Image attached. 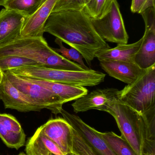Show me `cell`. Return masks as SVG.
<instances>
[{"label":"cell","mask_w":155,"mask_h":155,"mask_svg":"<svg viewBox=\"0 0 155 155\" xmlns=\"http://www.w3.org/2000/svg\"><path fill=\"white\" fill-rule=\"evenodd\" d=\"M100 65L109 75L127 84L135 81L142 72L141 69L135 62L101 60Z\"/></svg>","instance_id":"2e32d148"},{"label":"cell","mask_w":155,"mask_h":155,"mask_svg":"<svg viewBox=\"0 0 155 155\" xmlns=\"http://www.w3.org/2000/svg\"><path fill=\"white\" fill-rule=\"evenodd\" d=\"M28 78L33 83L40 85L52 92L60 97L64 104L76 100L88 93V90L83 87L68 85L51 81Z\"/></svg>","instance_id":"ac0fdd59"},{"label":"cell","mask_w":155,"mask_h":155,"mask_svg":"<svg viewBox=\"0 0 155 155\" xmlns=\"http://www.w3.org/2000/svg\"><path fill=\"white\" fill-rule=\"evenodd\" d=\"M26 18L12 10L4 8L0 11V46L21 37Z\"/></svg>","instance_id":"4fadbf2b"},{"label":"cell","mask_w":155,"mask_h":155,"mask_svg":"<svg viewBox=\"0 0 155 155\" xmlns=\"http://www.w3.org/2000/svg\"><path fill=\"white\" fill-rule=\"evenodd\" d=\"M98 134L116 155H136L121 136H119L113 132L102 133L98 131Z\"/></svg>","instance_id":"d6986e66"},{"label":"cell","mask_w":155,"mask_h":155,"mask_svg":"<svg viewBox=\"0 0 155 155\" xmlns=\"http://www.w3.org/2000/svg\"><path fill=\"white\" fill-rule=\"evenodd\" d=\"M155 64L142 70L139 77L119 91L118 99L141 114L155 108Z\"/></svg>","instance_id":"5b68a950"},{"label":"cell","mask_w":155,"mask_h":155,"mask_svg":"<svg viewBox=\"0 0 155 155\" xmlns=\"http://www.w3.org/2000/svg\"><path fill=\"white\" fill-rule=\"evenodd\" d=\"M155 0H132L131 10L134 13L141 14L147 9L155 7Z\"/></svg>","instance_id":"484cf974"},{"label":"cell","mask_w":155,"mask_h":155,"mask_svg":"<svg viewBox=\"0 0 155 155\" xmlns=\"http://www.w3.org/2000/svg\"><path fill=\"white\" fill-rule=\"evenodd\" d=\"M91 21L96 32L105 41L117 44L128 43L129 36L116 0H114L110 11L105 15Z\"/></svg>","instance_id":"52a82bcc"},{"label":"cell","mask_w":155,"mask_h":155,"mask_svg":"<svg viewBox=\"0 0 155 155\" xmlns=\"http://www.w3.org/2000/svg\"></svg>","instance_id":"836d02e7"},{"label":"cell","mask_w":155,"mask_h":155,"mask_svg":"<svg viewBox=\"0 0 155 155\" xmlns=\"http://www.w3.org/2000/svg\"><path fill=\"white\" fill-rule=\"evenodd\" d=\"M3 73L15 87L41 109H48L56 115L60 114L64 103L60 97L27 78L15 75L9 71Z\"/></svg>","instance_id":"8992f818"},{"label":"cell","mask_w":155,"mask_h":155,"mask_svg":"<svg viewBox=\"0 0 155 155\" xmlns=\"http://www.w3.org/2000/svg\"><path fill=\"white\" fill-rule=\"evenodd\" d=\"M104 112L114 118L121 136L136 155H155V108L141 114L117 99L110 103Z\"/></svg>","instance_id":"7a4b0ae2"},{"label":"cell","mask_w":155,"mask_h":155,"mask_svg":"<svg viewBox=\"0 0 155 155\" xmlns=\"http://www.w3.org/2000/svg\"><path fill=\"white\" fill-rule=\"evenodd\" d=\"M87 1L88 0H57L52 12L65 11H83Z\"/></svg>","instance_id":"d4e9b609"},{"label":"cell","mask_w":155,"mask_h":155,"mask_svg":"<svg viewBox=\"0 0 155 155\" xmlns=\"http://www.w3.org/2000/svg\"><path fill=\"white\" fill-rule=\"evenodd\" d=\"M71 144V153L77 155H98L73 128L72 130Z\"/></svg>","instance_id":"603a6c76"},{"label":"cell","mask_w":155,"mask_h":155,"mask_svg":"<svg viewBox=\"0 0 155 155\" xmlns=\"http://www.w3.org/2000/svg\"></svg>","instance_id":"1f68e13d"},{"label":"cell","mask_w":155,"mask_h":155,"mask_svg":"<svg viewBox=\"0 0 155 155\" xmlns=\"http://www.w3.org/2000/svg\"><path fill=\"white\" fill-rule=\"evenodd\" d=\"M141 15L144 21L145 31L135 63L144 70L155 64V7L147 9Z\"/></svg>","instance_id":"ba28073f"},{"label":"cell","mask_w":155,"mask_h":155,"mask_svg":"<svg viewBox=\"0 0 155 155\" xmlns=\"http://www.w3.org/2000/svg\"><path fill=\"white\" fill-rule=\"evenodd\" d=\"M45 0H6L3 6L15 11L26 18L32 15Z\"/></svg>","instance_id":"ffe728a7"},{"label":"cell","mask_w":155,"mask_h":155,"mask_svg":"<svg viewBox=\"0 0 155 155\" xmlns=\"http://www.w3.org/2000/svg\"><path fill=\"white\" fill-rule=\"evenodd\" d=\"M57 0H45L36 12L26 18L21 31V37H42L44 27Z\"/></svg>","instance_id":"5bb4252c"},{"label":"cell","mask_w":155,"mask_h":155,"mask_svg":"<svg viewBox=\"0 0 155 155\" xmlns=\"http://www.w3.org/2000/svg\"><path fill=\"white\" fill-rule=\"evenodd\" d=\"M4 74L3 72L2 71L0 70V83L2 81V79L3 77Z\"/></svg>","instance_id":"4316f807"},{"label":"cell","mask_w":155,"mask_h":155,"mask_svg":"<svg viewBox=\"0 0 155 155\" xmlns=\"http://www.w3.org/2000/svg\"><path fill=\"white\" fill-rule=\"evenodd\" d=\"M55 42L59 45V48H53L56 52L61 54L63 57L71 61L74 62L83 67L84 70H90L91 68L86 66L83 60V57L80 52L77 50L71 47L70 49L66 48L64 46L62 42L56 38Z\"/></svg>","instance_id":"cb8c5ba5"},{"label":"cell","mask_w":155,"mask_h":155,"mask_svg":"<svg viewBox=\"0 0 155 155\" xmlns=\"http://www.w3.org/2000/svg\"><path fill=\"white\" fill-rule=\"evenodd\" d=\"M39 127L44 134L54 142L66 155L71 153L73 127L65 119L61 117L51 119Z\"/></svg>","instance_id":"7c38bea8"},{"label":"cell","mask_w":155,"mask_h":155,"mask_svg":"<svg viewBox=\"0 0 155 155\" xmlns=\"http://www.w3.org/2000/svg\"><path fill=\"white\" fill-rule=\"evenodd\" d=\"M0 99L3 103L5 108L14 109L20 112L42 110L15 87L4 74L0 83Z\"/></svg>","instance_id":"8fae6325"},{"label":"cell","mask_w":155,"mask_h":155,"mask_svg":"<svg viewBox=\"0 0 155 155\" xmlns=\"http://www.w3.org/2000/svg\"><path fill=\"white\" fill-rule=\"evenodd\" d=\"M47 155H52V154L50 153V154H49Z\"/></svg>","instance_id":"4dcf8cb0"},{"label":"cell","mask_w":155,"mask_h":155,"mask_svg":"<svg viewBox=\"0 0 155 155\" xmlns=\"http://www.w3.org/2000/svg\"><path fill=\"white\" fill-rule=\"evenodd\" d=\"M0 155H1V154H0Z\"/></svg>","instance_id":"d6a6232c"},{"label":"cell","mask_w":155,"mask_h":155,"mask_svg":"<svg viewBox=\"0 0 155 155\" xmlns=\"http://www.w3.org/2000/svg\"><path fill=\"white\" fill-rule=\"evenodd\" d=\"M6 0H0V6H3Z\"/></svg>","instance_id":"83f0119b"},{"label":"cell","mask_w":155,"mask_h":155,"mask_svg":"<svg viewBox=\"0 0 155 155\" xmlns=\"http://www.w3.org/2000/svg\"><path fill=\"white\" fill-rule=\"evenodd\" d=\"M60 114L92 147L98 155H116L101 137L98 131L85 123L80 117L62 109Z\"/></svg>","instance_id":"9c48e42d"},{"label":"cell","mask_w":155,"mask_h":155,"mask_svg":"<svg viewBox=\"0 0 155 155\" xmlns=\"http://www.w3.org/2000/svg\"><path fill=\"white\" fill-rule=\"evenodd\" d=\"M47 32L77 50L89 67L100 50L110 47L94 28L84 10L51 13L44 27Z\"/></svg>","instance_id":"6da1fadb"},{"label":"cell","mask_w":155,"mask_h":155,"mask_svg":"<svg viewBox=\"0 0 155 155\" xmlns=\"http://www.w3.org/2000/svg\"><path fill=\"white\" fill-rule=\"evenodd\" d=\"M114 0H88L84 11L91 19L103 17L110 11Z\"/></svg>","instance_id":"44dd1931"},{"label":"cell","mask_w":155,"mask_h":155,"mask_svg":"<svg viewBox=\"0 0 155 155\" xmlns=\"http://www.w3.org/2000/svg\"><path fill=\"white\" fill-rule=\"evenodd\" d=\"M9 55L27 58L42 66L53 69L86 71L79 64L68 61L56 52L48 45L43 36L20 37L0 46V57Z\"/></svg>","instance_id":"3957f363"},{"label":"cell","mask_w":155,"mask_h":155,"mask_svg":"<svg viewBox=\"0 0 155 155\" xmlns=\"http://www.w3.org/2000/svg\"><path fill=\"white\" fill-rule=\"evenodd\" d=\"M7 71L22 77L83 87L97 85L103 82L106 77V74L91 69L87 71H72L39 66Z\"/></svg>","instance_id":"277c9868"},{"label":"cell","mask_w":155,"mask_h":155,"mask_svg":"<svg viewBox=\"0 0 155 155\" xmlns=\"http://www.w3.org/2000/svg\"><path fill=\"white\" fill-rule=\"evenodd\" d=\"M17 155H26V154L25 153H19V154Z\"/></svg>","instance_id":"f1b7e54d"},{"label":"cell","mask_w":155,"mask_h":155,"mask_svg":"<svg viewBox=\"0 0 155 155\" xmlns=\"http://www.w3.org/2000/svg\"><path fill=\"white\" fill-rule=\"evenodd\" d=\"M119 91L116 88H107L91 91L72 104L74 112L77 114L93 109L104 111L110 103L118 99Z\"/></svg>","instance_id":"30bf717a"},{"label":"cell","mask_w":155,"mask_h":155,"mask_svg":"<svg viewBox=\"0 0 155 155\" xmlns=\"http://www.w3.org/2000/svg\"><path fill=\"white\" fill-rule=\"evenodd\" d=\"M77 155L76 154H75L74 153H71L70 154H69V155Z\"/></svg>","instance_id":"f546056e"},{"label":"cell","mask_w":155,"mask_h":155,"mask_svg":"<svg viewBox=\"0 0 155 155\" xmlns=\"http://www.w3.org/2000/svg\"><path fill=\"white\" fill-rule=\"evenodd\" d=\"M39 66L42 65L32 60L21 56L9 55L0 57V70L2 72L17 68Z\"/></svg>","instance_id":"7402d4cb"},{"label":"cell","mask_w":155,"mask_h":155,"mask_svg":"<svg viewBox=\"0 0 155 155\" xmlns=\"http://www.w3.org/2000/svg\"><path fill=\"white\" fill-rule=\"evenodd\" d=\"M25 137L23 129L14 117L0 114V137L6 146L18 150L25 144Z\"/></svg>","instance_id":"9a60e30c"},{"label":"cell","mask_w":155,"mask_h":155,"mask_svg":"<svg viewBox=\"0 0 155 155\" xmlns=\"http://www.w3.org/2000/svg\"><path fill=\"white\" fill-rule=\"evenodd\" d=\"M143 42V38L136 42L131 44H119L114 48H106L100 50L96 54L95 58L99 61L112 60L135 62L136 55Z\"/></svg>","instance_id":"e0dca14e"}]
</instances>
